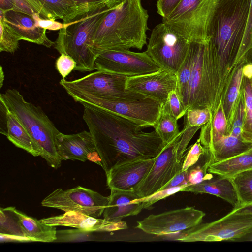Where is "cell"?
Returning a JSON list of instances; mask_svg holds the SVG:
<instances>
[{
    "label": "cell",
    "instance_id": "1",
    "mask_svg": "<svg viewBox=\"0 0 252 252\" xmlns=\"http://www.w3.org/2000/svg\"><path fill=\"white\" fill-rule=\"evenodd\" d=\"M83 119L93 136L107 174L113 167L141 159L156 158L164 147L156 131H142L135 123L86 103Z\"/></svg>",
    "mask_w": 252,
    "mask_h": 252
},
{
    "label": "cell",
    "instance_id": "2",
    "mask_svg": "<svg viewBox=\"0 0 252 252\" xmlns=\"http://www.w3.org/2000/svg\"><path fill=\"white\" fill-rule=\"evenodd\" d=\"M249 3L250 0H220L212 21L210 41L219 63L220 104L235 70L246 63L241 61L240 52Z\"/></svg>",
    "mask_w": 252,
    "mask_h": 252
},
{
    "label": "cell",
    "instance_id": "3",
    "mask_svg": "<svg viewBox=\"0 0 252 252\" xmlns=\"http://www.w3.org/2000/svg\"><path fill=\"white\" fill-rule=\"evenodd\" d=\"M149 14L141 0H125L104 17L93 37L97 57L111 50H142L147 43Z\"/></svg>",
    "mask_w": 252,
    "mask_h": 252
},
{
    "label": "cell",
    "instance_id": "4",
    "mask_svg": "<svg viewBox=\"0 0 252 252\" xmlns=\"http://www.w3.org/2000/svg\"><path fill=\"white\" fill-rule=\"evenodd\" d=\"M190 44L193 64L184 107L186 112L192 108L208 109L211 119L219 107L220 80L217 56L210 40Z\"/></svg>",
    "mask_w": 252,
    "mask_h": 252
},
{
    "label": "cell",
    "instance_id": "5",
    "mask_svg": "<svg viewBox=\"0 0 252 252\" xmlns=\"http://www.w3.org/2000/svg\"><path fill=\"white\" fill-rule=\"evenodd\" d=\"M8 109L13 113L28 130L37 145L40 156L54 169L61 166L55 146L56 136L61 132L39 106L27 102L15 89L0 94Z\"/></svg>",
    "mask_w": 252,
    "mask_h": 252
},
{
    "label": "cell",
    "instance_id": "6",
    "mask_svg": "<svg viewBox=\"0 0 252 252\" xmlns=\"http://www.w3.org/2000/svg\"><path fill=\"white\" fill-rule=\"evenodd\" d=\"M116 7L105 6L91 11L76 21L64 23V28L59 30L54 47L60 54L68 55L75 61V70H95L96 56L92 50V38L104 17Z\"/></svg>",
    "mask_w": 252,
    "mask_h": 252
},
{
    "label": "cell",
    "instance_id": "7",
    "mask_svg": "<svg viewBox=\"0 0 252 252\" xmlns=\"http://www.w3.org/2000/svg\"><path fill=\"white\" fill-rule=\"evenodd\" d=\"M220 0H182L162 22L188 41L210 40L212 21Z\"/></svg>",
    "mask_w": 252,
    "mask_h": 252
},
{
    "label": "cell",
    "instance_id": "8",
    "mask_svg": "<svg viewBox=\"0 0 252 252\" xmlns=\"http://www.w3.org/2000/svg\"><path fill=\"white\" fill-rule=\"evenodd\" d=\"M64 89L77 102L90 104L108 111L128 119L144 128L154 126L162 105L150 97L134 100L112 99L72 89Z\"/></svg>",
    "mask_w": 252,
    "mask_h": 252
},
{
    "label": "cell",
    "instance_id": "9",
    "mask_svg": "<svg viewBox=\"0 0 252 252\" xmlns=\"http://www.w3.org/2000/svg\"><path fill=\"white\" fill-rule=\"evenodd\" d=\"M252 234V214L232 211L222 218L180 232L175 239L181 242H218L241 239Z\"/></svg>",
    "mask_w": 252,
    "mask_h": 252
},
{
    "label": "cell",
    "instance_id": "10",
    "mask_svg": "<svg viewBox=\"0 0 252 252\" xmlns=\"http://www.w3.org/2000/svg\"><path fill=\"white\" fill-rule=\"evenodd\" d=\"M190 42L162 22L152 30L146 50L161 68L177 73L183 63Z\"/></svg>",
    "mask_w": 252,
    "mask_h": 252
},
{
    "label": "cell",
    "instance_id": "11",
    "mask_svg": "<svg viewBox=\"0 0 252 252\" xmlns=\"http://www.w3.org/2000/svg\"><path fill=\"white\" fill-rule=\"evenodd\" d=\"M126 78L125 76L97 70L74 80L62 79L59 83L63 89H72L112 99L134 100L148 97L126 89Z\"/></svg>",
    "mask_w": 252,
    "mask_h": 252
},
{
    "label": "cell",
    "instance_id": "12",
    "mask_svg": "<svg viewBox=\"0 0 252 252\" xmlns=\"http://www.w3.org/2000/svg\"><path fill=\"white\" fill-rule=\"evenodd\" d=\"M109 200V196L77 186L65 190L61 188L54 190L43 199L41 205L64 212L75 211L98 218L103 214Z\"/></svg>",
    "mask_w": 252,
    "mask_h": 252
},
{
    "label": "cell",
    "instance_id": "13",
    "mask_svg": "<svg viewBox=\"0 0 252 252\" xmlns=\"http://www.w3.org/2000/svg\"><path fill=\"white\" fill-rule=\"evenodd\" d=\"M179 133L169 144L165 146L156 157L154 164L145 179L134 191L144 198L158 191L175 176L181 173L184 157L180 162L176 160V153L182 134Z\"/></svg>",
    "mask_w": 252,
    "mask_h": 252
},
{
    "label": "cell",
    "instance_id": "14",
    "mask_svg": "<svg viewBox=\"0 0 252 252\" xmlns=\"http://www.w3.org/2000/svg\"><path fill=\"white\" fill-rule=\"evenodd\" d=\"M160 68L146 51L111 50L98 55L95 61V70L126 77L149 73Z\"/></svg>",
    "mask_w": 252,
    "mask_h": 252
},
{
    "label": "cell",
    "instance_id": "15",
    "mask_svg": "<svg viewBox=\"0 0 252 252\" xmlns=\"http://www.w3.org/2000/svg\"><path fill=\"white\" fill-rule=\"evenodd\" d=\"M205 213L194 207H186L151 214L137 221L136 228L144 232L162 236L181 232L201 223Z\"/></svg>",
    "mask_w": 252,
    "mask_h": 252
},
{
    "label": "cell",
    "instance_id": "16",
    "mask_svg": "<svg viewBox=\"0 0 252 252\" xmlns=\"http://www.w3.org/2000/svg\"><path fill=\"white\" fill-rule=\"evenodd\" d=\"M177 84L176 73L160 68L155 72L127 77L126 87L163 104L166 102L170 93L176 90Z\"/></svg>",
    "mask_w": 252,
    "mask_h": 252
},
{
    "label": "cell",
    "instance_id": "17",
    "mask_svg": "<svg viewBox=\"0 0 252 252\" xmlns=\"http://www.w3.org/2000/svg\"><path fill=\"white\" fill-rule=\"evenodd\" d=\"M55 146L60 159L89 160L102 167L101 160L90 132L86 130L72 134L61 132L56 136Z\"/></svg>",
    "mask_w": 252,
    "mask_h": 252
},
{
    "label": "cell",
    "instance_id": "18",
    "mask_svg": "<svg viewBox=\"0 0 252 252\" xmlns=\"http://www.w3.org/2000/svg\"><path fill=\"white\" fill-rule=\"evenodd\" d=\"M39 220L47 225L71 227L88 233L112 232L128 228L126 222L122 220L109 221L72 211Z\"/></svg>",
    "mask_w": 252,
    "mask_h": 252
},
{
    "label": "cell",
    "instance_id": "19",
    "mask_svg": "<svg viewBox=\"0 0 252 252\" xmlns=\"http://www.w3.org/2000/svg\"><path fill=\"white\" fill-rule=\"evenodd\" d=\"M156 158L131 161L113 167L106 174L107 186L110 189L133 190L147 176Z\"/></svg>",
    "mask_w": 252,
    "mask_h": 252
},
{
    "label": "cell",
    "instance_id": "20",
    "mask_svg": "<svg viewBox=\"0 0 252 252\" xmlns=\"http://www.w3.org/2000/svg\"><path fill=\"white\" fill-rule=\"evenodd\" d=\"M26 0L42 18L61 19L65 24L76 21L89 12L100 8L79 5L68 0Z\"/></svg>",
    "mask_w": 252,
    "mask_h": 252
},
{
    "label": "cell",
    "instance_id": "21",
    "mask_svg": "<svg viewBox=\"0 0 252 252\" xmlns=\"http://www.w3.org/2000/svg\"><path fill=\"white\" fill-rule=\"evenodd\" d=\"M0 19L2 20L14 31L20 40L48 48L54 45V42L47 36L46 29L38 26L31 15L13 10H0Z\"/></svg>",
    "mask_w": 252,
    "mask_h": 252
},
{
    "label": "cell",
    "instance_id": "22",
    "mask_svg": "<svg viewBox=\"0 0 252 252\" xmlns=\"http://www.w3.org/2000/svg\"><path fill=\"white\" fill-rule=\"evenodd\" d=\"M110 190L109 202L103 213L104 219L109 221L122 220L137 215L143 209V202L136 200L140 197L134 190Z\"/></svg>",
    "mask_w": 252,
    "mask_h": 252
},
{
    "label": "cell",
    "instance_id": "23",
    "mask_svg": "<svg viewBox=\"0 0 252 252\" xmlns=\"http://www.w3.org/2000/svg\"><path fill=\"white\" fill-rule=\"evenodd\" d=\"M215 175L199 184L185 187L181 191L214 195L229 203L233 208H237L238 197L231 179Z\"/></svg>",
    "mask_w": 252,
    "mask_h": 252
},
{
    "label": "cell",
    "instance_id": "24",
    "mask_svg": "<svg viewBox=\"0 0 252 252\" xmlns=\"http://www.w3.org/2000/svg\"><path fill=\"white\" fill-rule=\"evenodd\" d=\"M14 210L22 229L29 241L52 242L57 239L56 226L46 224L15 208Z\"/></svg>",
    "mask_w": 252,
    "mask_h": 252
},
{
    "label": "cell",
    "instance_id": "25",
    "mask_svg": "<svg viewBox=\"0 0 252 252\" xmlns=\"http://www.w3.org/2000/svg\"><path fill=\"white\" fill-rule=\"evenodd\" d=\"M252 147V143L231 135H224L215 141L208 151L212 164L238 155Z\"/></svg>",
    "mask_w": 252,
    "mask_h": 252
},
{
    "label": "cell",
    "instance_id": "26",
    "mask_svg": "<svg viewBox=\"0 0 252 252\" xmlns=\"http://www.w3.org/2000/svg\"><path fill=\"white\" fill-rule=\"evenodd\" d=\"M7 116V139L34 157L40 156L37 145L16 116L8 109Z\"/></svg>",
    "mask_w": 252,
    "mask_h": 252
},
{
    "label": "cell",
    "instance_id": "27",
    "mask_svg": "<svg viewBox=\"0 0 252 252\" xmlns=\"http://www.w3.org/2000/svg\"><path fill=\"white\" fill-rule=\"evenodd\" d=\"M252 169V147L238 155L211 164L208 171L231 179L240 173Z\"/></svg>",
    "mask_w": 252,
    "mask_h": 252
},
{
    "label": "cell",
    "instance_id": "28",
    "mask_svg": "<svg viewBox=\"0 0 252 252\" xmlns=\"http://www.w3.org/2000/svg\"><path fill=\"white\" fill-rule=\"evenodd\" d=\"M245 63L240 64L235 70L221 102L227 121L226 135L230 134L237 110Z\"/></svg>",
    "mask_w": 252,
    "mask_h": 252
},
{
    "label": "cell",
    "instance_id": "29",
    "mask_svg": "<svg viewBox=\"0 0 252 252\" xmlns=\"http://www.w3.org/2000/svg\"><path fill=\"white\" fill-rule=\"evenodd\" d=\"M14 209V207L0 208V237L4 241H29L22 229Z\"/></svg>",
    "mask_w": 252,
    "mask_h": 252
},
{
    "label": "cell",
    "instance_id": "30",
    "mask_svg": "<svg viewBox=\"0 0 252 252\" xmlns=\"http://www.w3.org/2000/svg\"><path fill=\"white\" fill-rule=\"evenodd\" d=\"M177 120L172 114L167 102L162 105L157 121L153 127L164 146L171 142L179 133Z\"/></svg>",
    "mask_w": 252,
    "mask_h": 252
},
{
    "label": "cell",
    "instance_id": "31",
    "mask_svg": "<svg viewBox=\"0 0 252 252\" xmlns=\"http://www.w3.org/2000/svg\"><path fill=\"white\" fill-rule=\"evenodd\" d=\"M231 180L237 195L238 207L252 203V169L236 175Z\"/></svg>",
    "mask_w": 252,
    "mask_h": 252
},
{
    "label": "cell",
    "instance_id": "32",
    "mask_svg": "<svg viewBox=\"0 0 252 252\" xmlns=\"http://www.w3.org/2000/svg\"><path fill=\"white\" fill-rule=\"evenodd\" d=\"M193 53L190 43L186 57L176 73L177 84L176 91L184 106L188 93V85L192 67Z\"/></svg>",
    "mask_w": 252,
    "mask_h": 252
},
{
    "label": "cell",
    "instance_id": "33",
    "mask_svg": "<svg viewBox=\"0 0 252 252\" xmlns=\"http://www.w3.org/2000/svg\"><path fill=\"white\" fill-rule=\"evenodd\" d=\"M242 86L245 102V115L242 138L245 141L252 143V85L250 79L243 74Z\"/></svg>",
    "mask_w": 252,
    "mask_h": 252
},
{
    "label": "cell",
    "instance_id": "34",
    "mask_svg": "<svg viewBox=\"0 0 252 252\" xmlns=\"http://www.w3.org/2000/svg\"><path fill=\"white\" fill-rule=\"evenodd\" d=\"M212 164L211 155L207 150L198 161L188 170L187 183L189 186L196 185L209 179L213 174L207 173L209 166Z\"/></svg>",
    "mask_w": 252,
    "mask_h": 252
},
{
    "label": "cell",
    "instance_id": "35",
    "mask_svg": "<svg viewBox=\"0 0 252 252\" xmlns=\"http://www.w3.org/2000/svg\"><path fill=\"white\" fill-rule=\"evenodd\" d=\"M0 52L14 53L19 48V38L1 19H0Z\"/></svg>",
    "mask_w": 252,
    "mask_h": 252
},
{
    "label": "cell",
    "instance_id": "36",
    "mask_svg": "<svg viewBox=\"0 0 252 252\" xmlns=\"http://www.w3.org/2000/svg\"><path fill=\"white\" fill-rule=\"evenodd\" d=\"M184 117V123L192 127L201 128L210 120L211 113L208 109L192 108L188 109Z\"/></svg>",
    "mask_w": 252,
    "mask_h": 252
},
{
    "label": "cell",
    "instance_id": "37",
    "mask_svg": "<svg viewBox=\"0 0 252 252\" xmlns=\"http://www.w3.org/2000/svg\"><path fill=\"white\" fill-rule=\"evenodd\" d=\"M252 51V0H250L249 8L244 36L240 52V60L246 62Z\"/></svg>",
    "mask_w": 252,
    "mask_h": 252
},
{
    "label": "cell",
    "instance_id": "38",
    "mask_svg": "<svg viewBox=\"0 0 252 252\" xmlns=\"http://www.w3.org/2000/svg\"><path fill=\"white\" fill-rule=\"evenodd\" d=\"M245 96L243 89L241 84L237 108L230 135L242 139V130L245 120Z\"/></svg>",
    "mask_w": 252,
    "mask_h": 252
},
{
    "label": "cell",
    "instance_id": "39",
    "mask_svg": "<svg viewBox=\"0 0 252 252\" xmlns=\"http://www.w3.org/2000/svg\"><path fill=\"white\" fill-rule=\"evenodd\" d=\"M206 151L207 149L201 145L198 139L193 145L187 149L185 155L182 171H186L195 164L200 157Z\"/></svg>",
    "mask_w": 252,
    "mask_h": 252
},
{
    "label": "cell",
    "instance_id": "40",
    "mask_svg": "<svg viewBox=\"0 0 252 252\" xmlns=\"http://www.w3.org/2000/svg\"><path fill=\"white\" fill-rule=\"evenodd\" d=\"M200 127H192L184 123V127L182 129V134L179 142L176 153V160L180 162L184 157L187 150V146Z\"/></svg>",
    "mask_w": 252,
    "mask_h": 252
},
{
    "label": "cell",
    "instance_id": "41",
    "mask_svg": "<svg viewBox=\"0 0 252 252\" xmlns=\"http://www.w3.org/2000/svg\"><path fill=\"white\" fill-rule=\"evenodd\" d=\"M183 188L184 187H177L161 190L151 195L138 199L136 200L143 202V209H148L158 201L164 199L179 191H181Z\"/></svg>",
    "mask_w": 252,
    "mask_h": 252
},
{
    "label": "cell",
    "instance_id": "42",
    "mask_svg": "<svg viewBox=\"0 0 252 252\" xmlns=\"http://www.w3.org/2000/svg\"><path fill=\"white\" fill-rule=\"evenodd\" d=\"M76 65V62L71 57L63 53L61 54L55 63L56 69L63 79L75 70Z\"/></svg>",
    "mask_w": 252,
    "mask_h": 252
},
{
    "label": "cell",
    "instance_id": "43",
    "mask_svg": "<svg viewBox=\"0 0 252 252\" xmlns=\"http://www.w3.org/2000/svg\"><path fill=\"white\" fill-rule=\"evenodd\" d=\"M166 102L172 114L177 120L184 116L186 111L176 90L170 93Z\"/></svg>",
    "mask_w": 252,
    "mask_h": 252
},
{
    "label": "cell",
    "instance_id": "44",
    "mask_svg": "<svg viewBox=\"0 0 252 252\" xmlns=\"http://www.w3.org/2000/svg\"><path fill=\"white\" fill-rule=\"evenodd\" d=\"M32 16L38 26L46 30H60L64 27L63 23H62L53 19L42 18L37 12L33 13Z\"/></svg>",
    "mask_w": 252,
    "mask_h": 252
},
{
    "label": "cell",
    "instance_id": "45",
    "mask_svg": "<svg viewBox=\"0 0 252 252\" xmlns=\"http://www.w3.org/2000/svg\"><path fill=\"white\" fill-rule=\"evenodd\" d=\"M182 0H157V12L162 18L168 16Z\"/></svg>",
    "mask_w": 252,
    "mask_h": 252
},
{
    "label": "cell",
    "instance_id": "46",
    "mask_svg": "<svg viewBox=\"0 0 252 252\" xmlns=\"http://www.w3.org/2000/svg\"><path fill=\"white\" fill-rule=\"evenodd\" d=\"M78 4L87 6L94 8L105 6L116 7L120 4L115 3L109 0H68ZM121 4V3H120Z\"/></svg>",
    "mask_w": 252,
    "mask_h": 252
},
{
    "label": "cell",
    "instance_id": "47",
    "mask_svg": "<svg viewBox=\"0 0 252 252\" xmlns=\"http://www.w3.org/2000/svg\"><path fill=\"white\" fill-rule=\"evenodd\" d=\"M188 171H182L175 176L168 183L162 188L160 190L171 188L188 186L187 183Z\"/></svg>",
    "mask_w": 252,
    "mask_h": 252
},
{
    "label": "cell",
    "instance_id": "48",
    "mask_svg": "<svg viewBox=\"0 0 252 252\" xmlns=\"http://www.w3.org/2000/svg\"><path fill=\"white\" fill-rule=\"evenodd\" d=\"M8 108L0 98V132L6 136L7 133V118Z\"/></svg>",
    "mask_w": 252,
    "mask_h": 252
},
{
    "label": "cell",
    "instance_id": "49",
    "mask_svg": "<svg viewBox=\"0 0 252 252\" xmlns=\"http://www.w3.org/2000/svg\"><path fill=\"white\" fill-rule=\"evenodd\" d=\"M17 10L32 16L35 11L26 0H13Z\"/></svg>",
    "mask_w": 252,
    "mask_h": 252
},
{
    "label": "cell",
    "instance_id": "50",
    "mask_svg": "<svg viewBox=\"0 0 252 252\" xmlns=\"http://www.w3.org/2000/svg\"><path fill=\"white\" fill-rule=\"evenodd\" d=\"M0 10L2 11H18L13 0H0Z\"/></svg>",
    "mask_w": 252,
    "mask_h": 252
},
{
    "label": "cell",
    "instance_id": "51",
    "mask_svg": "<svg viewBox=\"0 0 252 252\" xmlns=\"http://www.w3.org/2000/svg\"><path fill=\"white\" fill-rule=\"evenodd\" d=\"M232 211L236 214H252V203L247 204L237 208L233 209Z\"/></svg>",
    "mask_w": 252,
    "mask_h": 252
},
{
    "label": "cell",
    "instance_id": "52",
    "mask_svg": "<svg viewBox=\"0 0 252 252\" xmlns=\"http://www.w3.org/2000/svg\"><path fill=\"white\" fill-rule=\"evenodd\" d=\"M0 88H1L2 87V85H3V82L4 79V72H3L2 66H0Z\"/></svg>",
    "mask_w": 252,
    "mask_h": 252
},
{
    "label": "cell",
    "instance_id": "53",
    "mask_svg": "<svg viewBox=\"0 0 252 252\" xmlns=\"http://www.w3.org/2000/svg\"><path fill=\"white\" fill-rule=\"evenodd\" d=\"M248 57H250L251 59H252V51H251V52L250 53Z\"/></svg>",
    "mask_w": 252,
    "mask_h": 252
}]
</instances>
